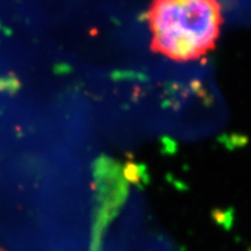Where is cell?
Wrapping results in <instances>:
<instances>
[{
  "instance_id": "1",
  "label": "cell",
  "mask_w": 251,
  "mask_h": 251,
  "mask_svg": "<svg viewBox=\"0 0 251 251\" xmlns=\"http://www.w3.org/2000/svg\"><path fill=\"white\" fill-rule=\"evenodd\" d=\"M224 21L219 0H150L149 49L170 63L192 64L214 50Z\"/></svg>"
},
{
  "instance_id": "2",
  "label": "cell",
  "mask_w": 251,
  "mask_h": 251,
  "mask_svg": "<svg viewBox=\"0 0 251 251\" xmlns=\"http://www.w3.org/2000/svg\"><path fill=\"white\" fill-rule=\"evenodd\" d=\"M0 251H4V250H2V249H1V248H0Z\"/></svg>"
}]
</instances>
